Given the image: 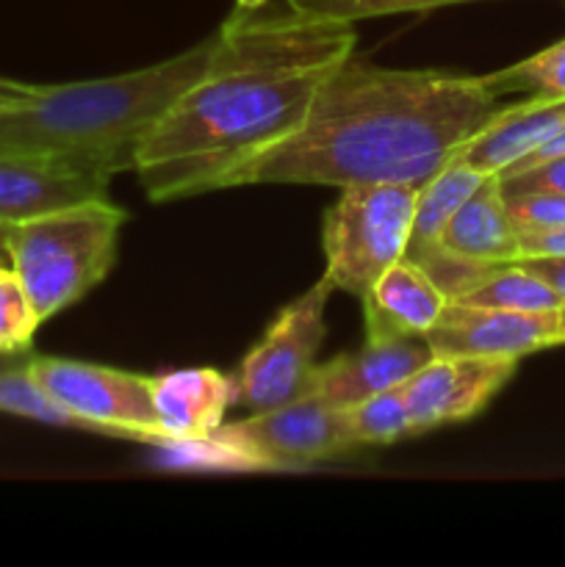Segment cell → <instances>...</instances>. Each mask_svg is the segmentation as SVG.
<instances>
[{
  "mask_svg": "<svg viewBox=\"0 0 565 567\" xmlns=\"http://www.w3.org/2000/svg\"><path fill=\"white\" fill-rule=\"evenodd\" d=\"M355 22L297 11L286 0L236 6L216 31L208 70L138 144L133 172L153 203L225 192L302 127L321 83L355 53Z\"/></svg>",
  "mask_w": 565,
  "mask_h": 567,
  "instance_id": "6da1fadb",
  "label": "cell"
},
{
  "mask_svg": "<svg viewBox=\"0 0 565 567\" xmlns=\"http://www.w3.org/2000/svg\"><path fill=\"white\" fill-rule=\"evenodd\" d=\"M499 105L482 75L393 70L349 55L316 92L302 127L244 166L253 183L374 186L430 183Z\"/></svg>",
  "mask_w": 565,
  "mask_h": 567,
  "instance_id": "7a4b0ae2",
  "label": "cell"
},
{
  "mask_svg": "<svg viewBox=\"0 0 565 567\" xmlns=\"http://www.w3.org/2000/svg\"><path fill=\"white\" fill-rule=\"evenodd\" d=\"M216 31L153 66L111 78L39 83L22 103L0 109V155L66 153L133 169L138 144L170 105L208 70Z\"/></svg>",
  "mask_w": 565,
  "mask_h": 567,
  "instance_id": "3957f363",
  "label": "cell"
},
{
  "mask_svg": "<svg viewBox=\"0 0 565 567\" xmlns=\"http://www.w3.org/2000/svg\"><path fill=\"white\" fill-rule=\"evenodd\" d=\"M125 219L120 205L94 199L3 227V252L42 324L109 277Z\"/></svg>",
  "mask_w": 565,
  "mask_h": 567,
  "instance_id": "277c9868",
  "label": "cell"
},
{
  "mask_svg": "<svg viewBox=\"0 0 565 567\" xmlns=\"http://www.w3.org/2000/svg\"><path fill=\"white\" fill-rule=\"evenodd\" d=\"M419 188L404 183L347 186L325 214L321 247L338 291L363 299L382 271L404 258Z\"/></svg>",
  "mask_w": 565,
  "mask_h": 567,
  "instance_id": "5b68a950",
  "label": "cell"
},
{
  "mask_svg": "<svg viewBox=\"0 0 565 567\" xmlns=\"http://www.w3.org/2000/svg\"><path fill=\"white\" fill-rule=\"evenodd\" d=\"M352 449L358 446L349 435L347 413L302 391L291 402L222 424L192 454H214L216 463L233 468L291 471L341 457Z\"/></svg>",
  "mask_w": 565,
  "mask_h": 567,
  "instance_id": "8992f818",
  "label": "cell"
},
{
  "mask_svg": "<svg viewBox=\"0 0 565 567\" xmlns=\"http://www.w3.org/2000/svg\"><path fill=\"white\" fill-rule=\"evenodd\" d=\"M28 371L37 385L75 419L78 430L170 449V437L153 404L155 377L42 354H31Z\"/></svg>",
  "mask_w": 565,
  "mask_h": 567,
  "instance_id": "52a82bcc",
  "label": "cell"
},
{
  "mask_svg": "<svg viewBox=\"0 0 565 567\" xmlns=\"http://www.w3.org/2000/svg\"><path fill=\"white\" fill-rule=\"evenodd\" d=\"M332 291L336 282L325 271L308 291L275 316L264 338L244 354L238 374L233 377L236 404L258 413L291 402L305 391L327 336L325 310Z\"/></svg>",
  "mask_w": 565,
  "mask_h": 567,
  "instance_id": "ba28073f",
  "label": "cell"
},
{
  "mask_svg": "<svg viewBox=\"0 0 565 567\" xmlns=\"http://www.w3.org/2000/svg\"><path fill=\"white\" fill-rule=\"evenodd\" d=\"M116 166L89 155H0V227L109 199Z\"/></svg>",
  "mask_w": 565,
  "mask_h": 567,
  "instance_id": "9c48e42d",
  "label": "cell"
},
{
  "mask_svg": "<svg viewBox=\"0 0 565 567\" xmlns=\"http://www.w3.org/2000/svg\"><path fill=\"white\" fill-rule=\"evenodd\" d=\"M424 341L435 358L521 360L541 349L563 347V327L559 310L521 313L449 299L435 324L424 332Z\"/></svg>",
  "mask_w": 565,
  "mask_h": 567,
  "instance_id": "30bf717a",
  "label": "cell"
},
{
  "mask_svg": "<svg viewBox=\"0 0 565 567\" xmlns=\"http://www.w3.org/2000/svg\"><path fill=\"white\" fill-rule=\"evenodd\" d=\"M518 360L435 358L404 382L413 435L480 415L491 399L513 380Z\"/></svg>",
  "mask_w": 565,
  "mask_h": 567,
  "instance_id": "8fae6325",
  "label": "cell"
},
{
  "mask_svg": "<svg viewBox=\"0 0 565 567\" xmlns=\"http://www.w3.org/2000/svg\"><path fill=\"white\" fill-rule=\"evenodd\" d=\"M432 360L424 338H399L386 343H366L360 352L336 354L330 363L316 365L305 391L316 393L336 410H349L369 396L404 385L421 365Z\"/></svg>",
  "mask_w": 565,
  "mask_h": 567,
  "instance_id": "7c38bea8",
  "label": "cell"
},
{
  "mask_svg": "<svg viewBox=\"0 0 565 567\" xmlns=\"http://www.w3.org/2000/svg\"><path fill=\"white\" fill-rule=\"evenodd\" d=\"M153 404L172 452H194L236 404V380L216 369H181L155 377Z\"/></svg>",
  "mask_w": 565,
  "mask_h": 567,
  "instance_id": "4fadbf2b",
  "label": "cell"
},
{
  "mask_svg": "<svg viewBox=\"0 0 565 567\" xmlns=\"http://www.w3.org/2000/svg\"><path fill=\"white\" fill-rule=\"evenodd\" d=\"M360 302L366 343H386L399 338H424L446 308L449 297L421 266L402 258L382 271L380 280Z\"/></svg>",
  "mask_w": 565,
  "mask_h": 567,
  "instance_id": "5bb4252c",
  "label": "cell"
},
{
  "mask_svg": "<svg viewBox=\"0 0 565 567\" xmlns=\"http://www.w3.org/2000/svg\"><path fill=\"white\" fill-rule=\"evenodd\" d=\"M565 131V97H530L526 103L499 109L454 158L485 175L504 172Z\"/></svg>",
  "mask_w": 565,
  "mask_h": 567,
  "instance_id": "9a60e30c",
  "label": "cell"
},
{
  "mask_svg": "<svg viewBox=\"0 0 565 567\" xmlns=\"http://www.w3.org/2000/svg\"><path fill=\"white\" fill-rule=\"evenodd\" d=\"M443 247L480 266L518 264L521 236L510 219L499 172L485 175V181L454 210L443 230Z\"/></svg>",
  "mask_w": 565,
  "mask_h": 567,
  "instance_id": "2e32d148",
  "label": "cell"
},
{
  "mask_svg": "<svg viewBox=\"0 0 565 567\" xmlns=\"http://www.w3.org/2000/svg\"><path fill=\"white\" fill-rule=\"evenodd\" d=\"M458 302L476 305V308L521 310V313H546L563 308L552 286L524 264H504L487 271L482 282L465 291Z\"/></svg>",
  "mask_w": 565,
  "mask_h": 567,
  "instance_id": "e0dca14e",
  "label": "cell"
},
{
  "mask_svg": "<svg viewBox=\"0 0 565 567\" xmlns=\"http://www.w3.org/2000/svg\"><path fill=\"white\" fill-rule=\"evenodd\" d=\"M482 78L499 97L510 92H526L530 97H565V37L532 53L530 59Z\"/></svg>",
  "mask_w": 565,
  "mask_h": 567,
  "instance_id": "ac0fdd59",
  "label": "cell"
},
{
  "mask_svg": "<svg viewBox=\"0 0 565 567\" xmlns=\"http://www.w3.org/2000/svg\"><path fill=\"white\" fill-rule=\"evenodd\" d=\"M343 413H347L355 446H388L402 437H413V421H410L402 385L374 393Z\"/></svg>",
  "mask_w": 565,
  "mask_h": 567,
  "instance_id": "d6986e66",
  "label": "cell"
},
{
  "mask_svg": "<svg viewBox=\"0 0 565 567\" xmlns=\"http://www.w3.org/2000/svg\"><path fill=\"white\" fill-rule=\"evenodd\" d=\"M31 354L25 360H20V363H11L6 369H0V413L78 430L75 419L64 408H59L31 377V371H28Z\"/></svg>",
  "mask_w": 565,
  "mask_h": 567,
  "instance_id": "ffe728a7",
  "label": "cell"
},
{
  "mask_svg": "<svg viewBox=\"0 0 565 567\" xmlns=\"http://www.w3.org/2000/svg\"><path fill=\"white\" fill-rule=\"evenodd\" d=\"M42 327L25 288L11 269L0 275V354L31 352L33 336Z\"/></svg>",
  "mask_w": 565,
  "mask_h": 567,
  "instance_id": "44dd1931",
  "label": "cell"
},
{
  "mask_svg": "<svg viewBox=\"0 0 565 567\" xmlns=\"http://www.w3.org/2000/svg\"><path fill=\"white\" fill-rule=\"evenodd\" d=\"M305 14L325 17L338 22H360L369 17L413 14V11H432L443 6L474 3V0H286Z\"/></svg>",
  "mask_w": 565,
  "mask_h": 567,
  "instance_id": "7402d4cb",
  "label": "cell"
},
{
  "mask_svg": "<svg viewBox=\"0 0 565 567\" xmlns=\"http://www.w3.org/2000/svg\"><path fill=\"white\" fill-rule=\"evenodd\" d=\"M504 197H507L510 219H513L518 236H532V233H546L565 227V194L526 192L504 194Z\"/></svg>",
  "mask_w": 565,
  "mask_h": 567,
  "instance_id": "603a6c76",
  "label": "cell"
},
{
  "mask_svg": "<svg viewBox=\"0 0 565 567\" xmlns=\"http://www.w3.org/2000/svg\"><path fill=\"white\" fill-rule=\"evenodd\" d=\"M499 175H502L504 194H565V153L554 155V158H543L537 164L521 166V169L499 172Z\"/></svg>",
  "mask_w": 565,
  "mask_h": 567,
  "instance_id": "cb8c5ba5",
  "label": "cell"
},
{
  "mask_svg": "<svg viewBox=\"0 0 565 567\" xmlns=\"http://www.w3.org/2000/svg\"><path fill=\"white\" fill-rule=\"evenodd\" d=\"M524 258H565V227L521 236V260Z\"/></svg>",
  "mask_w": 565,
  "mask_h": 567,
  "instance_id": "d4e9b609",
  "label": "cell"
},
{
  "mask_svg": "<svg viewBox=\"0 0 565 567\" xmlns=\"http://www.w3.org/2000/svg\"><path fill=\"white\" fill-rule=\"evenodd\" d=\"M518 264H524L526 269H532L537 277H543V280L557 291V297L563 299L565 305V258H524L518 260Z\"/></svg>",
  "mask_w": 565,
  "mask_h": 567,
  "instance_id": "484cf974",
  "label": "cell"
},
{
  "mask_svg": "<svg viewBox=\"0 0 565 567\" xmlns=\"http://www.w3.org/2000/svg\"><path fill=\"white\" fill-rule=\"evenodd\" d=\"M37 92H39V83H25V81H14V78L0 75V109L22 103V100L33 97Z\"/></svg>",
  "mask_w": 565,
  "mask_h": 567,
  "instance_id": "4316f807",
  "label": "cell"
},
{
  "mask_svg": "<svg viewBox=\"0 0 565 567\" xmlns=\"http://www.w3.org/2000/svg\"><path fill=\"white\" fill-rule=\"evenodd\" d=\"M28 354H31V352H25V354H0V369H6V365H11V363H20V360H25Z\"/></svg>",
  "mask_w": 565,
  "mask_h": 567,
  "instance_id": "83f0119b",
  "label": "cell"
},
{
  "mask_svg": "<svg viewBox=\"0 0 565 567\" xmlns=\"http://www.w3.org/2000/svg\"><path fill=\"white\" fill-rule=\"evenodd\" d=\"M269 0H236V6H242V9H260V6H266Z\"/></svg>",
  "mask_w": 565,
  "mask_h": 567,
  "instance_id": "f1b7e54d",
  "label": "cell"
},
{
  "mask_svg": "<svg viewBox=\"0 0 565 567\" xmlns=\"http://www.w3.org/2000/svg\"><path fill=\"white\" fill-rule=\"evenodd\" d=\"M559 327H563V347H565V305L559 308Z\"/></svg>",
  "mask_w": 565,
  "mask_h": 567,
  "instance_id": "f546056e",
  "label": "cell"
},
{
  "mask_svg": "<svg viewBox=\"0 0 565 567\" xmlns=\"http://www.w3.org/2000/svg\"><path fill=\"white\" fill-rule=\"evenodd\" d=\"M3 227H0V258H3Z\"/></svg>",
  "mask_w": 565,
  "mask_h": 567,
  "instance_id": "4dcf8cb0",
  "label": "cell"
},
{
  "mask_svg": "<svg viewBox=\"0 0 565 567\" xmlns=\"http://www.w3.org/2000/svg\"><path fill=\"white\" fill-rule=\"evenodd\" d=\"M3 271H6V266H3V260H0V275H3Z\"/></svg>",
  "mask_w": 565,
  "mask_h": 567,
  "instance_id": "1f68e13d",
  "label": "cell"
}]
</instances>
